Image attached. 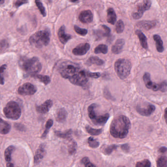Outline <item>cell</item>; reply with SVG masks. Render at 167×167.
Returning a JSON list of instances; mask_svg holds the SVG:
<instances>
[{
    "mask_svg": "<svg viewBox=\"0 0 167 167\" xmlns=\"http://www.w3.org/2000/svg\"><path fill=\"white\" fill-rule=\"evenodd\" d=\"M131 127L129 119L124 115H120L112 121L110 126V133L113 137L125 138L129 133Z\"/></svg>",
    "mask_w": 167,
    "mask_h": 167,
    "instance_id": "obj_1",
    "label": "cell"
},
{
    "mask_svg": "<svg viewBox=\"0 0 167 167\" xmlns=\"http://www.w3.org/2000/svg\"><path fill=\"white\" fill-rule=\"evenodd\" d=\"M19 63L20 67L27 76L29 75L33 76L40 72L42 69V64L36 57L31 58L23 57L20 59Z\"/></svg>",
    "mask_w": 167,
    "mask_h": 167,
    "instance_id": "obj_2",
    "label": "cell"
},
{
    "mask_svg": "<svg viewBox=\"0 0 167 167\" xmlns=\"http://www.w3.org/2000/svg\"><path fill=\"white\" fill-rule=\"evenodd\" d=\"M51 33L49 31H41L34 33L30 38L29 41L31 45L36 48H41L48 45L50 42Z\"/></svg>",
    "mask_w": 167,
    "mask_h": 167,
    "instance_id": "obj_3",
    "label": "cell"
},
{
    "mask_svg": "<svg viewBox=\"0 0 167 167\" xmlns=\"http://www.w3.org/2000/svg\"><path fill=\"white\" fill-rule=\"evenodd\" d=\"M115 71L121 80L126 79L131 73L132 64L127 59H119L114 64Z\"/></svg>",
    "mask_w": 167,
    "mask_h": 167,
    "instance_id": "obj_4",
    "label": "cell"
},
{
    "mask_svg": "<svg viewBox=\"0 0 167 167\" xmlns=\"http://www.w3.org/2000/svg\"><path fill=\"white\" fill-rule=\"evenodd\" d=\"M81 69L77 64L69 61L63 62L59 68V71L62 76L68 80Z\"/></svg>",
    "mask_w": 167,
    "mask_h": 167,
    "instance_id": "obj_5",
    "label": "cell"
},
{
    "mask_svg": "<svg viewBox=\"0 0 167 167\" xmlns=\"http://www.w3.org/2000/svg\"><path fill=\"white\" fill-rule=\"evenodd\" d=\"M3 113L8 119L16 120L20 118L22 111L17 103L11 101L8 103L4 107Z\"/></svg>",
    "mask_w": 167,
    "mask_h": 167,
    "instance_id": "obj_6",
    "label": "cell"
},
{
    "mask_svg": "<svg viewBox=\"0 0 167 167\" xmlns=\"http://www.w3.org/2000/svg\"><path fill=\"white\" fill-rule=\"evenodd\" d=\"M69 81L74 85L78 86H84L89 81L87 75V71L81 69L78 73L69 79Z\"/></svg>",
    "mask_w": 167,
    "mask_h": 167,
    "instance_id": "obj_7",
    "label": "cell"
},
{
    "mask_svg": "<svg viewBox=\"0 0 167 167\" xmlns=\"http://www.w3.org/2000/svg\"><path fill=\"white\" fill-rule=\"evenodd\" d=\"M151 6L152 2L151 0H144L143 2L138 6L137 11L132 14V18L136 20L141 18L144 12L148 10L151 8Z\"/></svg>",
    "mask_w": 167,
    "mask_h": 167,
    "instance_id": "obj_8",
    "label": "cell"
},
{
    "mask_svg": "<svg viewBox=\"0 0 167 167\" xmlns=\"http://www.w3.org/2000/svg\"><path fill=\"white\" fill-rule=\"evenodd\" d=\"M37 91V88L33 84L30 83H25L19 87L18 92L23 96L32 95Z\"/></svg>",
    "mask_w": 167,
    "mask_h": 167,
    "instance_id": "obj_9",
    "label": "cell"
},
{
    "mask_svg": "<svg viewBox=\"0 0 167 167\" xmlns=\"http://www.w3.org/2000/svg\"><path fill=\"white\" fill-rule=\"evenodd\" d=\"M143 81L147 88L154 91H157L160 89V83H156L152 81L151 79V75L149 73L146 72L143 77Z\"/></svg>",
    "mask_w": 167,
    "mask_h": 167,
    "instance_id": "obj_10",
    "label": "cell"
},
{
    "mask_svg": "<svg viewBox=\"0 0 167 167\" xmlns=\"http://www.w3.org/2000/svg\"><path fill=\"white\" fill-rule=\"evenodd\" d=\"M155 106L153 104H149L147 105L146 107L142 108L141 106H137L136 107V111L137 112L142 116H151L155 110Z\"/></svg>",
    "mask_w": 167,
    "mask_h": 167,
    "instance_id": "obj_11",
    "label": "cell"
},
{
    "mask_svg": "<svg viewBox=\"0 0 167 167\" xmlns=\"http://www.w3.org/2000/svg\"><path fill=\"white\" fill-rule=\"evenodd\" d=\"M90 46L88 43L78 45L73 50V53L75 55H84L87 53L90 49Z\"/></svg>",
    "mask_w": 167,
    "mask_h": 167,
    "instance_id": "obj_12",
    "label": "cell"
},
{
    "mask_svg": "<svg viewBox=\"0 0 167 167\" xmlns=\"http://www.w3.org/2000/svg\"><path fill=\"white\" fill-rule=\"evenodd\" d=\"M94 15L90 10H84L79 16V19L83 23L89 24L92 22Z\"/></svg>",
    "mask_w": 167,
    "mask_h": 167,
    "instance_id": "obj_13",
    "label": "cell"
},
{
    "mask_svg": "<svg viewBox=\"0 0 167 167\" xmlns=\"http://www.w3.org/2000/svg\"><path fill=\"white\" fill-rule=\"evenodd\" d=\"M45 147L44 144H41L36 152L34 158V163L35 165L39 164L45 155L46 152Z\"/></svg>",
    "mask_w": 167,
    "mask_h": 167,
    "instance_id": "obj_14",
    "label": "cell"
},
{
    "mask_svg": "<svg viewBox=\"0 0 167 167\" xmlns=\"http://www.w3.org/2000/svg\"><path fill=\"white\" fill-rule=\"evenodd\" d=\"M157 25V21L155 20L153 21H148V20H143L138 22L137 23V26L141 29L148 31L153 29Z\"/></svg>",
    "mask_w": 167,
    "mask_h": 167,
    "instance_id": "obj_15",
    "label": "cell"
},
{
    "mask_svg": "<svg viewBox=\"0 0 167 167\" xmlns=\"http://www.w3.org/2000/svg\"><path fill=\"white\" fill-rule=\"evenodd\" d=\"M65 30H66V28H65V25H62L59 30L58 33L60 41L63 44H66L68 42V40L72 38V36L68 34H67Z\"/></svg>",
    "mask_w": 167,
    "mask_h": 167,
    "instance_id": "obj_16",
    "label": "cell"
},
{
    "mask_svg": "<svg viewBox=\"0 0 167 167\" xmlns=\"http://www.w3.org/2000/svg\"><path fill=\"white\" fill-rule=\"evenodd\" d=\"M53 105L52 101L51 100H46L44 103L39 106H37L36 110L38 113L46 114L49 111Z\"/></svg>",
    "mask_w": 167,
    "mask_h": 167,
    "instance_id": "obj_17",
    "label": "cell"
},
{
    "mask_svg": "<svg viewBox=\"0 0 167 167\" xmlns=\"http://www.w3.org/2000/svg\"><path fill=\"white\" fill-rule=\"evenodd\" d=\"M110 118V115L108 113L96 116L91 121L94 125H103L107 123Z\"/></svg>",
    "mask_w": 167,
    "mask_h": 167,
    "instance_id": "obj_18",
    "label": "cell"
},
{
    "mask_svg": "<svg viewBox=\"0 0 167 167\" xmlns=\"http://www.w3.org/2000/svg\"><path fill=\"white\" fill-rule=\"evenodd\" d=\"M103 30H96L94 32L95 36L96 37L97 39H101L104 37L108 36H110V30L109 27L105 25H102Z\"/></svg>",
    "mask_w": 167,
    "mask_h": 167,
    "instance_id": "obj_19",
    "label": "cell"
},
{
    "mask_svg": "<svg viewBox=\"0 0 167 167\" xmlns=\"http://www.w3.org/2000/svg\"><path fill=\"white\" fill-rule=\"evenodd\" d=\"M125 40L123 39H118L116 40L114 45L112 46L111 51L114 54H119L121 53L125 45Z\"/></svg>",
    "mask_w": 167,
    "mask_h": 167,
    "instance_id": "obj_20",
    "label": "cell"
},
{
    "mask_svg": "<svg viewBox=\"0 0 167 167\" xmlns=\"http://www.w3.org/2000/svg\"><path fill=\"white\" fill-rule=\"evenodd\" d=\"M136 35L137 36L140 42L141 45L144 49L147 50L148 48V45L147 38L144 33L140 30H137L135 31Z\"/></svg>",
    "mask_w": 167,
    "mask_h": 167,
    "instance_id": "obj_21",
    "label": "cell"
},
{
    "mask_svg": "<svg viewBox=\"0 0 167 167\" xmlns=\"http://www.w3.org/2000/svg\"><path fill=\"white\" fill-rule=\"evenodd\" d=\"M11 130V126L8 122L0 118V134H5L8 133Z\"/></svg>",
    "mask_w": 167,
    "mask_h": 167,
    "instance_id": "obj_22",
    "label": "cell"
},
{
    "mask_svg": "<svg viewBox=\"0 0 167 167\" xmlns=\"http://www.w3.org/2000/svg\"><path fill=\"white\" fill-rule=\"evenodd\" d=\"M117 19L116 12L112 8H109L107 10V21L109 23L114 25Z\"/></svg>",
    "mask_w": 167,
    "mask_h": 167,
    "instance_id": "obj_23",
    "label": "cell"
},
{
    "mask_svg": "<svg viewBox=\"0 0 167 167\" xmlns=\"http://www.w3.org/2000/svg\"><path fill=\"white\" fill-rule=\"evenodd\" d=\"M67 113L65 109H59L56 114V119L59 123H64L67 117Z\"/></svg>",
    "mask_w": 167,
    "mask_h": 167,
    "instance_id": "obj_24",
    "label": "cell"
},
{
    "mask_svg": "<svg viewBox=\"0 0 167 167\" xmlns=\"http://www.w3.org/2000/svg\"><path fill=\"white\" fill-rule=\"evenodd\" d=\"M153 38L155 42L156 50L159 53H162L164 51V48L161 38L159 35H154Z\"/></svg>",
    "mask_w": 167,
    "mask_h": 167,
    "instance_id": "obj_25",
    "label": "cell"
},
{
    "mask_svg": "<svg viewBox=\"0 0 167 167\" xmlns=\"http://www.w3.org/2000/svg\"><path fill=\"white\" fill-rule=\"evenodd\" d=\"M104 64V61L100 58L97 57H90L86 62V64L89 66L93 64H95L98 66H101Z\"/></svg>",
    "mask_w": 167,
    "mask_h": 167,
    "instance_id": "obj_26",
    "label": "cell"
},
{
    "mask_svg": "<svg viewBox=\"0 0 167 167\" xmlns=\"http://www.w3.org/2000/svg\"><path fill=\"white\" fill-rule=\"evenodd\" d=\"M72 132H73V131L71 129L67 130L63 132L59 131H55L54 132L55 135L57 137L61 138L67 139H69L71 138Z\"/></svg>",
    "mask_w": 167,
    "mask_h": 167,
    "instance_id": "obj_27",
    "label": "cell"
},
{
    "mask_svg": "<svg viewBox=\"0 0 167 167\" xmlns=\"http://www.w3.org/2000/svg\"><path fill=\"white\" fill-rule=\"evenodd\" d=\"M15 147L13 146L8 147L4 152V158L6 161L10 162L11 160V154L14 151Z\"/></svg>",
    "mask_w": 167,
    "mask_h": 167,
    "instance_id": "obj_28",
    "label": "cell"
},
{
    "mask_svg": "<svg viewBox=\"0 0 167 167\" xmlns=\"http://www.w3.org/2000/svg\"><path fill=\"white\" fill-rule=\"evenodd\" d=\"M108 48L106 45L100 44L97 46L94 49V53L96 54L98 53H103L106 54L108 53Z\"/></svg>",
    "mask_w": 167,
    "mask_h": 167,
    "instance_id": "obj_29",
    "label": "cell"
},
{
    "mask_svg": "<svg viewBox=\"0 0 167 167\" xmlns=\"http://www.w3.org/2000/svg\"><path fill=\"white\" fill-rule=\"evenodd\" d=\"M86 130L88 133H89L91 135H94V136L100 135L102 132V129H94L89 126V125H86Z\"/></svg>",
    "mask_w": 167,
    "mask_h": 167,
    "instance_id": "obj_30",
    "label": "cell"
},
{
    "mask_svg": "<svg viewBox=\"0 0 167 167\" xmlns=\"http://www.w3.org/2000/svg\"><path fill=\"white\" fill-rule=\"evenodd\" d=\"M36 79H38L40 81L43 82L45 85H47L51 82V79L47 75H33Z\"/></svg>",
    "mask_w": 167,
    "mask_h": 167,
    "instance_id": "obj_31",
    "label": "cell"
},
{
    "mask_svg": "<svg viewBox=\"0 0 167 167\" xmlns=\"http://www.w3.org/2000/svg\"><path fill=\"white\" fill-rule=\"evenodd\" d=\"M53 121L52 120L49 119L47 121L46 125L45 130L44 131V133L42 134V137H41L42 138H45L46 137V135H47L48 131H50V128L53 125Z\"/></svg>",
    "mask_w": 167,
    "mask_h": 167,
    "instance_id": "obj_32",
    "label": "cell"
},
{
    "mask_svg": "<svg viewBox=\"0 0 167 167\" xmlns=\"http://www.w3.org/2000/svg\"><path fill=\"white\" fill-rule=\"evenodd\" d=\"M35 3L37 7L38 8L40 12H41V14L44 17L46 16V11L45 8L43 6V3L40 0H35Z\"/></svg>",
    "mask_w": 167,
    "mask_h": 167,
    "instance_id": "obj_33",
    "label": "cell"
},
{
    "mask_svg": "<svg viewBox=\"0 0 167 167\" xmlns=\"http://www.w3.org/2000/svg\"><path fill=\"white\" fill-rule=\"evenodd\" d=\"M157 167H167V157L161 156L157 161Z\"/></svg>",
    "mask_w": 167,
    "mask_h": 167,
    "instance_id": "obj_34",
    "label": "cell"
},
{
    "mask_svg": "<svg viewBox=\"0 0 167 167\" xmlns=\"http://www.w3.org/2000/svg\"><path fill=\"white\" fill-rule=\"evenodd\" d=\"M125 25L124 22L121 20H119L116 25V31L117 33H121L124 30Z\"/></svg>",
    "mask_w": 167,
    "mask_h": 167,
    "instance_id": "obj_35",
    "label": "cell"
},
{
    "mask_svg": "<svg viewBox=\"0 0 167 167\" xmlns=\"http://www.w3.org/2000/svg\"><path fill=\"white\" fill-rule=\"evenodd\" d=\"M88 143H89V146L91 148H97L99 146V145H100L99 142L97 141L96 139H95L92 137H90L88 139Z\"/></svg>",
    "mask_w": 167,
    "mask_h": 167,
    "instance_id": "obj_36",
    "label": "cell"
},
{
    "mask_svg": "<svg viewBox=\"0 0 167 167\" xmlns=\"http://www.w3.org/2000/svg\"><path fill=\"white\" fill-rule=\"evenodd\" d=\"M118 147V146L117 145H114V144L110 145V146H108L104 150V153L105 154L110 155L114 150H116L117 148Z\"/></svg>",
    "mask_w": 167,
    "mask_h": 167,
    "instance_id": "obj_37",
    "label": "cell"
},
{
    "mask_svg": "<svg viewBox=\"0 0 167 167\" xmlns=\"http://www.w3.org/2000/svg\"><path fill=\"white\" fill-rule=\"evenodd\" d=\"M77 147V143L76 142L73 141L71 144L68 146V151L69 153L72 155L74 154L76 152Z\"/></svg>",
    "mask_w": 167,
    "mask_h": 167,
    "instance_id": "obj_38",
    "label": "cell"
},
{
    "mask_svg": "<svg viewBox=\"0 0 167 167\" xmlns=\"http://www.w3.org/2000/svg\"><path fill=\"white\" fill-rule=\"evenodd\" d=\"M135 166L137 167H150L151 163L148 159H144V160L137 163Z\"/></svg>",
    "mask_w": 167,
    "mask_h": 167,
    "instance_id": "obj_39",
    "label": "cell"
},
{
    "mask_svg": "<svg viewBox=\"0 0 167 167\" xmlns=\"http://www.w3.org/2000/svg\"><path fill=\"white\" fill-rule=\"evenodd\" d=\"M74 30L76 33L78 35H81L82 36H85L88 33V31L86 29H82L80 27H78L77 25H74Z\"/></svg>",
    "mask_w": 167,
    "mask_h": 167,
    "instance_id": "obj_40",
    "label": "cell"
},
{
    "mask_svg": "<svg viewBox=\"0 0 167 167\" xmlns=\"http://www.w3.org/2000/svg\"><path fill=\"white\" fill-rule=\"evenodd\" d=\"M81 163L86 167H96L95 165L91 163L89 160V158L87 157H84L81 160Z\"/></svg>",
    "mask_w": 167,
    "mask_h": 167,
    "instance_id": "obj_41",
    "label": "cell"
},
{
    "mask_svg": "<svg viewBox=\"0 0 167 167\" xmlns=\"http://www.w3.org/2000/svg\"><path fill=\"white\" fill-rule=\"evenodd\" d=\"M7 68V65L4 64L0 67V84L3 85L4 84V78L3 76V74L4 73V71Z\"/></svg>",
    "mask_w": 167,
    "mask_h": 167,
    "instance_id": "obj_42",
    "label": "cell"
},
{
    "mask_svg": "<svg viewBox=\"0 0 167 167\" xmlns=\"http://www.w3.org/2000/svg\"><path fill=\"white\" fill-rule=\"evenodd\" d=\"M87 75L88 78H94V79H98L100 78L101 76V74L98 72L96 73H93L90 72L89 71H87Z\"/></svg>",
    "mask_w": 167,
    "mask_h": 167,
    "instance_id": "obj_43",
    "label": "cell"
},
{
    "mask_svg": "<svg viewBox=\"0 0 167 167\" xmlns=\"http://www.w3.org/2000/svg\"><path fill=\"white\" fill-rule=\"evenodd\" d=\"M159 90L162 92H165L167 91V81L165 80L160 83Z\"/></svg>",
    "mask_w": 167,
    "mask_h": 167,
    "instance_id": "obj_44",
    "label": "cell"
},
{
    "mask_svg": "<svg viewBox=\"0 0 167 167\" xmlns=\"http://www.w3.org/2000/svg\"><path fill=\"white\" fill-rule=\"evenodd\" d=\"M8 46V41L6 40H3L0 41V51H3L7 49Z\"/></svg>",
    "mask_w": 167,
    "mask_h": 167,
    "instance_id": "obj_45",
    "label": "cell"
},
{
    "mask_svg": "<svg viewBox=\"0 0 167 167\" xmlns=\"http://www.w3.org/2000/svg\"><path fill=\"white\" fill-rule=\"evenodd\" d=\"M28 3V0H17L15 3V6L17 8H18Z\"/></svg>",
    "mask_w": 167,
    "mask_h": 167,
    "instance_id": "obj_46",
    "label": "cell"
},
{
    "mask_svg": "<svg viewBox=\"0 0 167 167\" xmlns=\"http://www.w3.org/2000/svg\"><path fill=\"white\" fill-rule=\"evenodd\" d=\"M121 148L123 151L125 152H129L130 151V148L129 144H125L121 145Z\"/></svg>",
    "mask_w": 167,
    "mask_h": 167,
    "instance_id": "obj_47",
    "label": "cell"
},
{
    "mask_svg": "<svg viewBox=\"0 0 167 167\" xmlns=\"http://www.w3.org/2000/svg\"><path fill=\"white\" fill-rule=\"evenodd\" d=\"M167 151V148L165 147H161L160 148H159V152H160V153H166Z\"/></svg>",
    "mask_w": 167,
    "mask_h": 167,
    "instance_id": "obj_48",
    "label": "cell"
},
{
    "mask_svg": "<svg viewBox=\"0 0 167 167\" xmlns=\"http://www.w3.org/2000/svg\"><path fill=\"white\" fill-rule=\"evenodd\" d=\"M164 118H165V121L167 124V108L165 109V112H164Z\"/></svg>",
    "mask_w": 167,
    "mask_h": 167,
    "instance_id": "obj_49",
    "label": "cell"
},
{
    "mask_svg": "<svg viewBox=\"0 0 167 167\" xmlns=\"http://www.w3.org/2000/svg\"><path fill=\"white\" fill-rule=\"evenodd\" d=\"M7 166V167H13V166H14V165H13V164H12V163H8Z\"/></svg>",
    "mask_w": 167,
    "mask_h": 167,
    "instance_id": "obj_50",
    "label": "cell"
},
{
    "mask_svg": "<svg viewBox=\"0 0 167 167\" xmlns=\"http://www.w3.org/2000/svg\"><path fill=\"white\" fill-rule=\"evenodd\" d=\"M4 0H0V5H2L4 3Z\"/></svg>",
    "mask_w": 167,
    "mask_h": 167,
    "instance_id": "obj_51",
    "label": "cell"
},
{
    "mask_svg": "<svg viewBox=\"0 0 167 167\" xmlns=\"http://www.w3.org/2000/svg\"><path fill=\"white\" fill-rule=\"evenodd\" d=\"M78 1V0H70V1L73 3L76 2Z\"/></svg>",
    "mask_w": 167,
    "mask_h": 167,
    "instance_id": "obj_52",
    "label": "cell"
}]
</instances>
